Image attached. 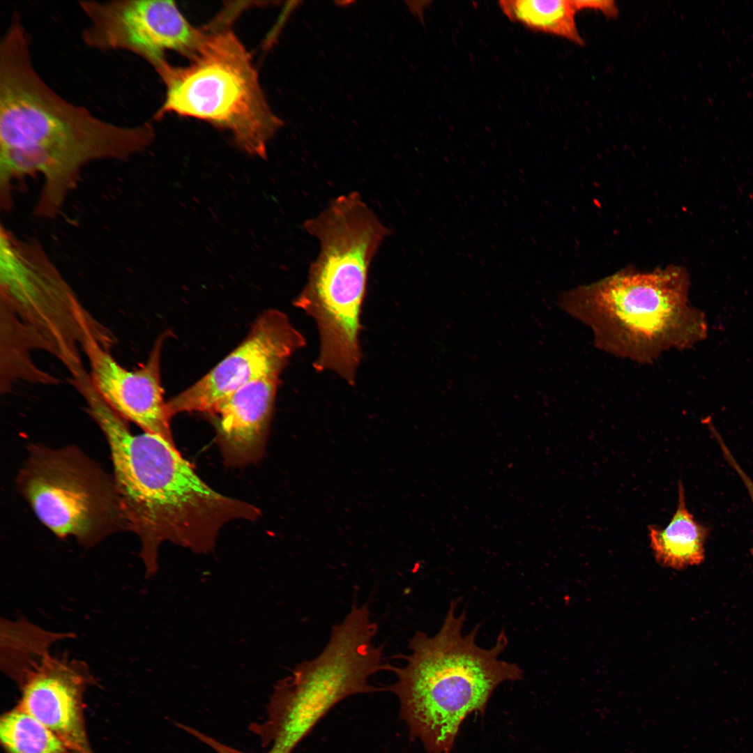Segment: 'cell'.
I'll return each mask as SVG.
<instances>
[{"instance_id": "1", "label": "cell", "mask_w": 753, "mask_h": 753, "mask_svg": "<svg viewBox=\"0 0 753 753\" xmlns=\"http://www.w3.org/2000/svg\"><path fill=\"white\" fill-rule=\"evenodd\" d=\"M31 45L22 17L13 13L0 40V208L10 212L15 182L38 174L33 213L52 219L86 165L126 160L149 147L155 132L149 123L117 125L64 99L36 70Z\"/></svg>"}, {"instance_id": "2", "label": "cell", "mask_w": 753, "mask_h": 753, "mask_svg": "<svg viewBox=\"0 0 753 753\" xmlns=\"http://www.w3.org/2000/svg\"><path fill=\"white\" fill-rule=\"evenodd\" d=\"M88 410L108 443L127 530L140 541L146 575L157 572L164 542L207 554L225 524L261 515L256 505L211 488L162 437L132 434L127 420L101 399H93Z\"/></svg>"}, {"instance_id": "3", "label": "cell", "mask_w": 753, "mask_h": 753, "mask_svg": "<svg viewBox=\"0 0 753 753\" xmlns=\"http://www.w3.org/2000/svg\"><path fill=\"white\" fill-rule=\"evenodd\" d=\"M459 600L450 602L435 634L417 631L411 637L402 666L387 664L395 680L384 690L397 697L410 736L427 753H449L467 716L484 714L501 683L523 677L517 664L499 659L508 643L504 630L489 648L476 643L479 624L463 633L466 609L455 614Z\"/></svg>"}, {"instance_id": "4", "label": "cell", "mask_w": 753, "mask_h": 753, "mask_svg": "<svg viewBox=\"0 0 753 753\" xmlns=\"http://www.w3.org/2000/svg\"><path fill=\"white\" fill-rule=\"evenodd\" d=\"M690 278L677 266L624 269L565 292L560 307L588 326L595 346L639 363L671 349L690 348L708 335L704 313L689 303Z\"/></svg>"}, {"instance_id": "5", "label": "cell", "mask_w": 753, "mask_h": 753, "mask_svg": "<svg viewBox=\"0 0 753 753\" xmlns=\"http://www.w3.org/2000/svg\"><path fill=\"white\" fill-rule=\"evenodd\" d=\"M303 226L320 250L294 305L317 324L318 362L353 368L361 358L360 314L370 265L390 230L357 192L336 197Z\"/></svg>"}, {"instance_id": "6", "label": "cell", "mask_w": 753, "mask_h": 753, "mask_svg": "<svg viewBox=\"0 0 753 753\" xmlns=\"http://www.w3.org/2000/svg\"><path fill=\"white\" fill-rule=\"evenodd\" d=\"M226 11L201 28L197 48L185 66L167 61L157 73L165 96L155 119L167 114L205 121L229 131L238 147L266 159L267 145L282 121L271 109L252 57L230 26Z\"/></svg>"}, {"instance_id": "7", "label": "cell", "mask_w": 753, "mask_h": 753, "mask_svg": "<svg viewBox=\"0 0 753 753\" xmlns=\"http://www.w3.org/2000/svg\"><path fill=\"white\" fill-rule=\"evenodd\" d=\"M377 625L367 605L353 604L333 626L329 639L313 659L298 664L275 687L264 736L271 753H291L319 720L343 699L383 689L370 683L386 670L383 648L374 639Z\"/></svg>"}, {"instance_id": "8", "label": "cell", "mask_w": 753, "mask_h": 753, "mask_svg": "<svg viewBox=\"0 0 753 753\" xmlns=\"http://www.w3.org/2000/svg\"><path fill=\"white\" fill-rule=\"evenodd\" d=\"M1 304L16 326L39 341L69 370L81 365L77 345L95 340L105 347L112 335L89 314L38 240L0 228Z\"/></svg>"}, {"instance_id": "9", "label": "cell", "mask_w": 753, "mask_h": 753, "mask_svg": "<svg viewBox=\"0 0 753 753\" xmlns=\"http://www.w3.org/2000/svg\"><path fill=\"white\" fill-rule=\"evenodd\" d=\"M28 451L17 489L56 535L90 547L127 530L113 476L95 460L73 446L32 444Z\"/></svg>"}, {"instance_id": "10", "label": "cell", "mask_w": 753, "mask_h": 753, "mask_svg": "<svg viewBox=\"0 0 753 753\" xmlns=\"http://www.w3.org/2000/svg\"><path fill=\"white\" fill-rule=\"evenodd\" d=\"M79 6L88 20L82 33L86 45L130 52L155 70L167 62V51L189 59L201 39V29L193 26L173 1H80Z\"/></svg>"}, {"instance_id": "11", "label": "cell", "mask_w": 753, "mask_h": 753, "mask_svg": "<svg viewBox=\"0 0 753 753\" xmlns=\"http://www.w3.org/2000/svg\"><path fill=\"white\" fill-rule=\"evenodd\" d=\"M305 345L303 335L284 312L261 314L241 343L193 385L167 402L171 418L181 413H206L222 397L266 375L281 373L289 358Z\"/></svg>"}, {"instance_id": "12", "label": "cell", "mask_w": 753, "mask_h": 753, "mask_svg": "<svg viewBox=\"0 0 753 753\" xmlns=\"http://www.w3.org/2000/svg\"><path fill=\"white\" fill-rule=\"evenodd\" d=\"M49 646L5 667L21 692L17 706L84 753H93L87 737L84 695L93 680L83 662L56 657Z\"/></svg>"}, {"instance_id": "13", "label": "cell", "mask_w": 753, "mask_h": 753, "mask_svg": "<svg viewBox=\"0 0 753 753\" xmlns=\"http://www.w3.org/2000/svg\"><path fill=\"white\" fill-rule=\"evenodd\" d=\"M165 336L158 337L147 360L132 370L119 364L109 349L97 340L87 341L83 349L89 363L90 381L100 398L127 421L175 446L160 378Z\"/></svg>"}, {"instance_id": "14", "label": "cell", "mask_w": 753, "mask_h": 753, "mask_svg": "<svg viewBox=\"0 0 753 753\" xmlns=\"http://www.w3.org/2000/svg\"><path fill=\"white\" fill-rule=\"evenodd\" d=\"M281 373L254 380L214 404L208 415L226 464L257 463L262 457Z\"/></svg>"}, {"instance_id": "15", "label": "cell", "mask_w": 753, "mask_h": 753, "mask_svg": "<svg viewBox=\"0 0 753 753\" xmlns=\"http://www.w3.org/2000/svg\"><path fill=\"white\" fill-rule=\"evenodd\" d=\"M678 487V505L670 522L664 528L649 526L648 535L656 560L664 566L679 570L703 561L709 530L688 511L681 480Z\"/></svg>"}, {"instance_id": "16", "label": "cell", "mask_w": 753, "mask_h": 753, "mask_svg": "<svg viewBox=\"0 0 753 753\" xmlns=\"http://www.w3.org/2000/svg\"><path fill=\"white\" fill-rule=\"evenodd\" d=\"M502 12L512 22L534 31L565 38L583 45L576 23L578 12L573 0H502Z\"/></svg>"}, {"instance_id": "17", "label": "cell", "mask_w": 753, "mask_h": 753, "mask_svg": "<svg viewBox=\"0 0 753 753\" xmlns=\"http://www.w3.org/2000/svg\"><path fill=\"white\" fill-rule=\"evenodd\" d=\"M0 738L7 753H84L18 706L1 717Z\"/></svg>"}, {"instance_id": "18", "label": "cell", "mask_w": 753, "mask_h": 753, "mask_svg": "<svg viewBox=\"0 0 753 753\" xmlns=\"http://www.w3.org/2000/svg\"><path fill=\"white\" fill-rule=\"evenodd\" d=\"M711 431L713 436L715 438L717 442L719 444V446L722 450L724 459L739 476L740 480L746 487L753 503V481L741 468L737 461L734 459L733 456L727 446L726 443L724 442L721 436L713 428L711 429ZM750 552L753 556V547L751 549Z\"/></svg>"}, {"instance_id": "19", "label": "cell", "mask_w": 753, "mask_h": 753, "mask_svg": "<svg viewBox=\"0 0 753 753\" xmlns=\"http://www.w3.org/2000/svg\"><path fill=\"white\" fill-rule=\"evenodd\" d=\"M573 1L577 11L583 10H595L611 18L617 17L619 13L616 2L611 0H573Z\"/></svg>"}, {"instance_id": "20", "label": "cell", "mask_w": 753, "mask_h": 753, "mask_svg": "<svg viewBox=\"0 0 753 753\" xmlns=\"http://www.w3.org/2000/svg\"><path fill=\"white\" fill-rule=\"evenodd\" d=\"M228 751H229V750H228ZM229 753H233V752H229ZM234 753H238V752H234ZM268 753H271V752H268Z\"/></svg>"}]
</instances>
